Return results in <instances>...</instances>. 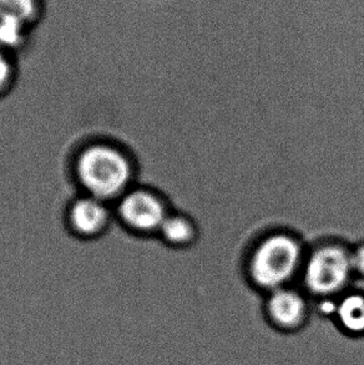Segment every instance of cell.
I'll list each match as a JSON object with an SVG mask.
<instances>
[{"label": "cell", "instance_id": "1", "mask_svg": "<svg viewBox=\"0 0 364 365\" xmlns=\"http://www.w3.org/2000/svg\"><path fill=\"white\" fill-rule=\"evenodd\" d=\"M73 175L81 193L113 205L135 186L136 166L121 145L95 140L75 153Z\"/></svg>", "mask_w": 364, "mask_h": 365}, {"label": "cell", "instance_id": "2", "mask_svg": "<svg viewBox=\"0 0 364 365\" xmlns=\"http://www.w3.org/2000/svg\"><path fill=\"white\" fill-rule=\"evenodd\" d=\"M303 251L298 240L288 233L268 235L258 242L247 262V283L266 296L290 287L303 266Z\"/></svg>", "mask_w": 364, "mask_h": 365}, {"label": "cell", "instance_id": "3", "mask_svg": "<svg viewBox=\"0 0 364 365\" xmlns=\"http://www.w3.org/2000/svg\"><path fill=\"white\" fill-rule=\"evenodd\" d=\"M353 276L348 248L340 243L320 245L303 262L302 291L312 301L335 299L350 289Z\"/></svg>", "mask_w": 364, "mask_h": 365}, {"label": "cell", "instance_id": "4", "mask_svg": "<svg viewBox=\"0 0 364 365\" xmlns=\"http://www.w3.org/2000/svg\"><path fill=\"white\" fill-rule=\"evenodd\" d=\"M113 206V215L120 225L138 236L158 233L170 213L160 193L140 186L130 188Z\"/></svg>", "mask_w": 364, "mask_h": 365}, {"label": "cell", "instance_id": "5", "mask_svg": "<svg viewBox=\"0 0 364 365\" xmlns=\"http://www.w3.org/2000/svg\"><path fill=\"white\" fill-rule=\"evenodd\" d=\"M261 312L263 321L272 331L295 336L310 324L315 306L305 292L290 286L263 297Z\"/></svg>", "mask_w": 364, "mask_h": 365}, {"label": "cell", "instance_id": "6", "mask_svg": "<svg viewBox=\"0 0 364 365\" xmlns=\"http://www.w3.org/2000/svg\"><path fill=\"white\" fill-rule=\"evenodd\" d=\"M113 216L111 203L80 193L66 208L65 222L75 237L93 241L108 232Z\"/></svg>", "mask_w": 364, "mask_h": 365}, {"label": "cell", "instance_id": "7", "mask_svg": "<svg viewBox=\"0 0 364 365\" xmlns=\"http://www.w3.org/2000/svg\"><path fill=\"white\" fill-rule=\"evenodd\" d=\"M330 322L348 339H364V289H348L335 298Z\"/></svg>", "mask_w": 364, "mask_h": 365}, {"label": "cell", "instance_id": "8", "mask_svg": "<svg viewBox=\"0 0 364 365\" xmlns=\"http://www.w3.org/2000/svg\"><path fill=\"white\" fill-rule=\"evenodd\" d=\"M158 235L168 246L182 248L193 243L196 238V228L195 222L185 215L168 213Z\"/></svg>", "mask_w": 364, "mask_h": 365}, {"label": "cell", "instance_id": "9", "mask_svg": "<svg viewBox=\"0 0 364 365\" xmlns=\"http://www.w3.org/2000/svg\"><path fill=\"white\" fill-rule=\"evenodd\" d=\"M31 25L18 18H0V48L14 55L29 39Z\"/></svg>", "mask_w": 364, "mask_h": 365}, {"label": "cell", "instance_id": "10", "mask_svg": "<svg viewBox=\"0 0 364 365\" xmlns=\"http://www.w3.org/2000/svg\"><path fill=\"white\" fill-rule=\"evenodd\" d=\"M40 10V0H0V18H18L31 26L39 18Z\"/></svg>", "mask_w": 364, "mask_h": 365}, {"label": "cell", "instance_id": "11", "mask_svg": "<svg viewBox=\"0 0 364 365\" xmlns=\"http://www.w3.org/2000/svg\"><path fill=\"white\" fill-rule=\"evenodd\" d=\"M16 64L14 56L0 48V99L11 91L16 81Z\"/></svg>", "mask_w": 364, "mask_h": 365}, {"label": "cell", "instance_id": "12", "mask_svg": "<svg viewBox=\"0 0 364 365\" xmlns=\"http://www.w3.org/2000/svg\"><path fill=\"white\" fill-rule=\"evenodd\" d=\"M350 262L355 276L364 279V243H360L350 251Z\"/></svg>", "mask_w": 364, "mask_h": 365}]
</instances>
